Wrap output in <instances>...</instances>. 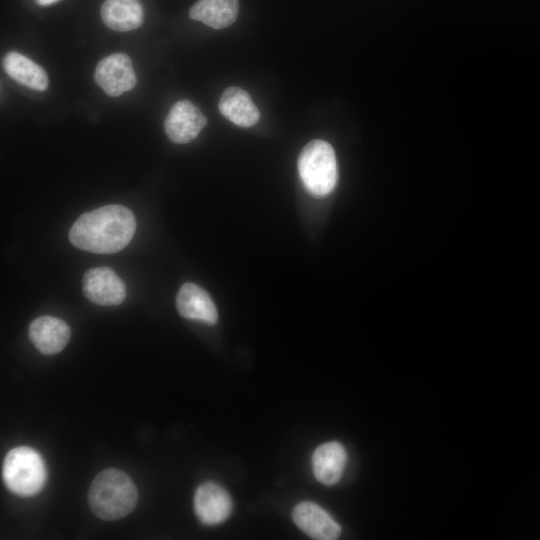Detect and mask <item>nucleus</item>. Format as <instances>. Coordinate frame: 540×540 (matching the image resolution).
<instances>
[{
    "mask_svg": "<svg viewBox=\"0 0 540 540\" xmlns=\"http://www.w3.org/2000/svg\"><path fill=\"white\" fill-rule=\"evenodd\" d=\"M136 229L133 213L122 205H106L82 214L69 231L77 248L97 254H112L131 241Z\"/></svg>",
    "mask_w": 540,
    "mask_h": 540,
    "instance_id": "f257e3e1",
    "label": "nucleus"
},
{
    "mask_svg": "<svg viewBox=\"0 0 540 540\" xmlns=\"http://www.w3.org/2000/svg\"><path fill=\"white\" fill-rule=\"evenodd\" d=\"M138 491L130 477L114 468L101 471L91 483L88 501L92 512L103 520H118L136 506Z\"/></svg>",
    "mask_w": 540,
    "mask_h": 540,
    "instance_id": "f03ea898",
    "label": "nucleus"
},
{
    "mask_svg": "<svg viewBox=\"0 0 540 540\" xmlns=\"http://www.w3.org/2000/svg\"><path fill=\"white\" fill-rule=\"evenodd\" d=\"M298 171L306 190L318 197L335 187L338 173L332 146L320 139L307 143L298 158Z\"/></svg>",
    "mask_w": 540,
    "mask_h": 540,
    "instance_id": "7ed1b4c3",
    "label": "nucleus"
},
{
    "mask_svg": "<svg viewBox=\"0 0 540 540\" xmlns=\"http://www.w3.org/2000/svg\"><path fill=\"white\" fill-rule=\"evenodd\" d=\"M3 479L7 488L19 496H32L46 482V467L40 454L30 447L10 450L3 464Z\"/></svg>",
    "mask_w": 540,
    "mask_h": 540,
    "instance_id": "20e7f679",
    "label": "nucleus"
},
{
    "mask_svg": "<svg viewBox=\"0 0 540 540\" xmlns=\"http://www.w3.org/2000/svg\"><path fill=\"white\" fill-rule=\"evenodd\" d=\"M94 79L111 97L120 96L136 85L132 62L124 53H114L100 60L95 69Z\"/></svg>",
    "mask_w": 540,
    "mask_h": 540,
    "instance_id": "39448f33",
    "label": "nucleus"
},
{
    "mask_svg": "<svg viewBox=\"0 0 540 540\" xmlns=\"http://www.w3.org/2000/svg\"><path fill=\"white\" fill-rule=\"evenodd\" d=\"M207 119L189 100L177 101L170 109L164 129L168 138L177 144L193 141L206 126Z\"/></svg>",
    "mask_w": 540,
    "mask_h": 540,
    "instance_id": "423d86ee",
    "label": "nucleus"
},
{
    "mask_svg": "<svg viewBox=\"0 0 540 540\" xmlns=\"http://www.w3.org/2000/svg\"><path fill=\"white\" fill-rule=\"evenodd\" d=\"M83 293L101 306L119 305L126 296L124 282L108 267H96L83 276Z\"/></svg>",
    "mask_w": 540,
    "mask_h": 540,
    "instance_id": "0eeeda50",
    "label": "nucleus"
},
{
    "mask_svg": "<svg viewBox=\"0 0 540 540\" xmlns=\"http://www.w3.org/2000/svg\"><path fill=\"white\" fill-rule=\"evenodd\" d=\"M194 510L203 524L218 525L230 516L232 500L223 487L214 482H205L195 492Z\"/></svg>",
    "mask_w": 540,
    "mask_h": 540,
    "instance_id": "6e6552de",
    "label": "nucleus"
},
{
    "mask_svg": "<svg viewBox=\"0 0 540 540\" xmlns=\"http://www.w3.org/2000/svg\"><path fill=\"white\" fill-rule=\"evenodd\" d=\"M294 523L305 534L317 540H334L341 533L340 525L321 506L313 502H301L292 512Z\"/></svg>",
    "mask_w": 540,
    "mask_h": 540,
    "instance_id": "1a4fd4ad",
    "label": "nucleus"
},
{
    "mask_svg": "<svg viewBox=\"0 0 540 540\" xmlns=\"http://www.w3.org/2000/svg\"><path fill=\"white\" fill-rule=\"evenodd\" d=\"M29 338L42 354L54 355L67 345L70 328L62 319L41 316L31 322Z\"/></svg>",
    "mask_w": 540,
    "mask_h": 540,
    "instance_id": "9d476101",
    "label": "nucleus"
},
{
    "mask_svg": "<svg viewBox=\"0 0 540 540\" xmlns=\"http://www.w3.org/2000/svg\"><path fill=\"white\" fill-rule=\"evenodd\" d=\"M176 307L181 316L214 325L218 320L217 308L209 294L194 283L183 284L176 296Z\"/></svg>",
    "mask_w": 540,
    "mask_h": 540,
    "instance_id": "9b49d317",
    "label": "nucleus"
},
{
    "mask_svg": "<svg viewBox=\"0 0 540 540\" xmlns=\"http://www.w3.org/2000/svg\"><path fill=\"white\" fill-rule=\"evenodd\" d=\"M346 460V450L341 443L331 441L318 446L312 455L315 478L324 485L336 484L343 474Z\"/></svg>",
    "mask_w": 540,
    "mask_h": 540,
    "instance_id": "f8f14e48",
    "label": "nucleus"
},
{
    "mask_svg": "<svg viewBox=\"0 0 540 540\" xmlns=\"http://www.w3.org/2000/svg\"><path fill=\"white\" fill-rule=\"evenodd\" d=\"M218 109L226 119L240 127H251L260 117L250 95L236 86L225 89L218 102Z\"/></svg>",
    "mask_w": 540,
    "mask_h": 540,
    "instance_id": "ddd939ff",
    "label": "nucleus"
},
{
    "mask_svg": "<svg viewBox=\"0 0 540 540\" xmlns=\"http://www.w3.org/2000/svg\"><path fill=\"white\" fill-rule=\"evenodd\" d=\"M5 72L16 82L37 91H44L48 87L46 71L26 56L11 51L2 61Z\"/></svg>",
    "mask_w": 540,
    "mask_h": 540,
    "instance_id": "4468645a",
    "label": "nucleus"
},
{
    "mask_svg": "<svg viewBox=\"0 0 540 540\" xmlns=\"http://www.w3.org/2000/svg\"><path fill=\"white\" fill-rule=\"evenodd\" d=\"M101 17L107 27L125 32L138 28L143 21V9L138 0H106Z\"/></svg>",
    "mask_w": 540,
    "mask_h": 540,
    "instance_id": "2eb2a0df",
    "label": "nucleus"
},
{
    "mask_svg": "<svg viewBox=\"0 0 540 540\" xmlns=\"http://www.w3.org/2000/svg\"><path fill=\"white\" fill-rule=\"evenodd\" d=\"M238 15V0H199L190 9L189 16L214 29L230 26Z\"/></svg>",
    "mask_w": 540,
    "mask_h": 540,
    "instance_id": "dca6fc26",
    "label": "nucleus"
},
{
    "mask_svg": "<svg viewBox=\"0 0 540 540\" xmlns=\"http://www.w3.org/2000/svg\"><path fill=\"white\" fill-rule=\"evenodd\" d=\"M36 1L41 6H47V5L55 3L58 0H36Z\"/></svg>",
    "mask_w": 540,
    "mask_h": 540,
    "instance_id": "f3484780",
    "label": "nucleus"
}]
</instances>
